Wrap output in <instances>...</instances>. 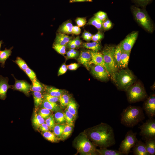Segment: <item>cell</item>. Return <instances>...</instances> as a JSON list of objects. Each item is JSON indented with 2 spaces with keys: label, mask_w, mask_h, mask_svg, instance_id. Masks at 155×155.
I'll return each instance as SVG.
<instances>
[{
  "label": "cell",
  "mask_w": 155,
  "mask_h": 155,
  "mask_svg": "<svg viewBox=\"0 0 155 155\" xmlns=\"http://www.w3.org/2000/svg\"><path fill=\"white\" fill-rule=\"evenodd\" d=\"M87 135L95 145L100 148L110 147L115 144L113 129L106 123H101L91 128Z\"/></svg>",
  "instance_id": "1"
},
{
  "label": "cell",
  "mask_w": 155,
  "mask_h": 155,
  "mask_svg": "<svg viewBox=\"0 0 155 155\" xmlns=\"http://www.w3.org/2000/svg\"><path fill=\"white\" fill-rule=\"evenodd\" d=\"M121 123L125 127H133L145 119L141 107L129 105L121 114Z\"/></svg>",
  "instance_id": "2"
},
{
  "label": "cell",
  "mask_w": 155,
  "mask_h": 155,
  "mask_svg": "<svg viewBox=\"0 0 155 155\" xmlns=\"http://www.w3.org/2000/svg\"><path fill=\"white\" fill-rule=\"evenodd\" d=\"M111 79L118 90L125 91L136 80L131 71L126 68L118 70L114 73Z\"/></svg>",
  "instance_id": "3"
},
{
  "label": "cell",
  "mask_w": 155,
  "mask_h": 155,
  "mask_svg": "<svg viewBox=\"0 0 155 155\" xmlns=\"http://www.w3.org/2000/svg\"><path fill=\"white\" fill-rule=\"evenodd\" d=\"M128 102L134 103L146 99L148 97L143 85L139 82H135L125 91Z\"/></svg>",
  "instance_id": "4"
},
{
  "label": "cell",
  "mask_w": 155,
  "mask_h": 155,
  "mask_svg": "<svg viewBox=\"0 0 155 155\" xmlns=\"http://www.w3.org/2000/svg\"><path fill=\"white\" fill-rule=\"evenodd\" d=\"M75 147L80 154L84 155L98 154L95 145L91 142L87 135L81 133L76 137Z\"/></svg>",
  "instance_id": "5"
},
{
  "label": "cell",
  "mask_w": 155,
  "mask_h": 155,
  "mask_svg": "<svg viewBox=\"0 0 155 155\" xmlns=\"http://www.w3.org/2000/svg\"><path fill=\"white\" fill-rule=\"evenodd\" d=\"M131 9L136 21L147 30L152 32L153 26L146 11L135 6L133 5Z\"/></svg>",
  "instance_id": "6"
},
{
  "label": "cell",
  "mask_w": 155,
  "mask_h": 155,
  "mask_svg": "<svg viewBox=\"0 0 155 155\" xmlns=\"http://www.w3.org/2000/svg\"><path fill=\"white\" fill-rule=\"evenodd\" d=\"M115 49L114 46L106 45L104 46L102 52L104 61L110 70L111 78L118 69L114 59Z\"/></svg>",
  "instance_id": "7"
},
{
  "label": "cell",
  "mask_w": 155,
  "mask_h": 155,
  "mask_svg": "<svg viewBox=\"0 0 155 155\" xmlns=\"http://www.w3.org/2000/svg\"><path fill=\"white\" fill-rule=\"evenodd\" d=\"M137 133L132 130L127 132L124 139L119 145V150L123 155H127L131 152V150L138 140L136 137Z\"/></svg>",
  "instance_id": "8"
},
{
  "label": "cell",
  "mask_w": 155,
  "mask_h": 155,
  "mask_svg": "<svg viewBox=\"0 0 155 155\" xmlns=\"http://www.w3.org/2000/svg\"><path fill=\"white\" fill-rule=\"evenodd\" d=\"M140 130V135L142 139L146 140L155 138V120L153 118H149L139 127Z\"/></svg>",
  "instance_id": "9"
},
{
  "label": "cell",
  "mask_w": 155,
  "mask_h": 155,
  "mask_svg": "<svg viewBox=\"0 0 155 155\" xmlns=\"http://www.w3.org/2000/svg\"><path fill=\"white\" fill-rule=\"evenodd\" d=\"M142 109L149 118L155 116V94H151L146 99L143 106Z\"/></svg>",
  "instance_id": "10"
},
{
  "label": "cell",
  "mask_w": 155,
  "mask_h": 155,
  "mask_svg": "<svg viewBox=\"0 0 155 155\" xmlns=\"http://www.w3.org/2000/svg\"><path fill=\"white\" fill-rule=\"evenodd\" d=\"M138 35L137 32H133L129 34L119 44L122 51L131 52Z\"/></svg>",
  "instance_id": "11"
},
{
  "label": "cell",
  "mask_w": 155,
  "mask_h": 155,
  "mask_svg": "<svg viewBox=\"0 0 155 155\" xmlns=\"http://www.w3.org/2000/svg\"><path fill=\"white\" fill-rule=\"evenodd\" d=\"M92 74L97 79L102 81L109 80L111 77L109 72L103 67L100 65H93L91 67Z\"/></svg>",
  "instance_id": "12"
},
{
  "label": "cell",
  "mask_w": 155,
  "mask_h": 155,
  "mask_svg": "<svg viewBox=\"0 0 155 155\" xmlns=\"http://www.w3.org/2000/svg\"><path fill=\"white\" fill-rule=\"evenodd\" d=\"M91 55V60L89 63V65L93 64L95 65H100L104 67L109 73L110 70L105 63L102 53L98 51L90 50Z\"/></svg>",
  "instance_id": "13"
},
{
  "label": "cell",
  "mask_w": 155,
  "mask_h": 155,
  "mask_svg": "<svg viewBox=\"0 0 155 155\" xmlns=\"http://www.w3.org/2000/svg\"><path fill=\"white\" fill-rule=\"evenodd\" d=\"M15 83L12 86L13 88L23 92L26 95L28 96L31 90V85L26 81L23 80H18L14 77Z\"/></svg>",
  "instance_id": "14"
},
{
  "label": "cell",
  "mask_w": 155,
  "mask_h": 155,
  "mask_svg": "<svg viewBox=\"0 0 155 155\" xmlns=\"http://www.w3.org/2000/svg\"><path fill=\"white\" fill-rule=\"evenodd\" d=\"M91 60L90 50H84L81 51L77 60L79 62L83 65L87 69L89 70L90 67L89 63Z\"/></svg>",
  "instance_id": "15"
},
{
  "label": "cell",
  "mask_w": 155,
  "mask_h": 155,
  "mask_svg": "<svg viewBox=\"0 0 155 155\" xmlns=\"http://www.w3.org/2000/svg\"><path fill=\"white\" fill-rule=\"evenodd\" d=\"M8 78L0 75V98L4 100L6 98L7 92L8 89L12 86L8 84Z\"/></svg>",
  "instance_id": "16"
},
{
  "label": "cell",
  "mask_w": 155,
  "mask_h": 155,
  "mask_svg": "<svg viewBox=\"0 0 155 155\" xmlns=\"http://www.w3.org/2000/svg\"><path fill=\"white\" fill-rule=\"evenodd\" d=\"M132 150L134 155H150L147 151L145 144L140 140H137Z\"/></svg>",
  "instance_id": "17"
},
{
  "label": "cell",
  "mask_w": 155,
  "mask_h": 155,
  "mask_svg": "<svg viewBox=\"0 0 155 155\" xmlns=\"http://www.w3.org/2000/svg\"><path fill=\"white\" fill-rule=\"evenodd\" d=\"M72 38L67 34L58 32L56 34L54 43L64 45H66L70 41L72 40Z\"/></svg>",
  "instance_id": "18"
},
{
  "label": "cell",
  "mask_w": 155,
  "mask_h": 155,
  "mask_svg": "<svg viewBox=\"0 0 155 155\" xmlns=\"http://www.w3.org/2000/svg\"><path fill=\"white\" fill-rule=\"evenodd\" d=\"M73 26L71 21L70 20H67L60 26L57 32L66 34H72Z\"/></svg>",
  "instance_id": "19"
},
{
  "label": "cell",
  "mask_w": 155,
  "mask_h": 155,
  "mask_svg": "<svg viewBox=\"0 0 155 155\" xmlns=\"http://www.w3.org/2000/svg\"><path fill=\"white\" fill-rule=\"evenodd\" d=\"M43 86L44 90L46 92V93L54 96L59 97L64 93V90L52 86L44 85H43Z\"/></svg>",
  "instance_id": "20"
},
{
  "label": "cell",
  "mask_w": 155,
  "mask_h": 155,
  "mask_svg": "<svg viewBox=\"0 0 155 155\" xmlns=\"http://www.w3.org/2000/svg\"><path fill=\"white\" fill-rule=\"evenodd\" d=\"M130 53L122 50L119 68L124 69L127 67Z\"/></svg>",
  "instance_id": "21"
},
{
  "label": "cell",
  "mask_w": 155,
  "mask_h": 155,
  "mask_svg": "<svg viewBox=\"0 0 155 155\" xmlns=\"http://www.w3.org/2000/svg\"><path fill=\"white\" fill-rule=\"evenodd\" d=\"M41 106L53 112L59 111L61 109V107L56 102H50L44 100H43Z\"/></svg>",
  "instance_id": "22"
},
{
  "label": "cell",
  "mask_w": 155,
  "mask_h": 155,
  "mask_svg": "<svg viewBox=\"0 0 155 155\" xmlns=\"http://www.w3.org/2000/svg\"><path fill=\"white\" fill-rule=\"evenodd\" d=\"M13 49V47H11L9 49H7L6 48H5L4 50L0 51V63L2 67H4L5 62L11 55V50Z\"/></svg>",
  "instance_id": "23"
},
{
  "label": "cell",
  "mask_w": 155,
  "mask_h": 155,
  "mask_svg": "<svg viewBox=\"0 0 155 155\" xmlns=\"http://www.w3.org/2000/svg\"><path fill=\"white\" fill-rule=\"evenodd\" d=\"M145 145L147 151L150 155L155 154V138L145 140Z\"/></svg>",
  "instance_id": "24"
},
{
  "label": "cell",
  "mask_w": 155,
  "mask_h": 155,
  "mask_svg": "<svg viewBox=\"0 0 155 155\" xmlns=\"http://www.w3.org/2000/svg\"><path fill=\"white\" fill-rule=\"evenodd\" d=\"M98 154L100 155H123L122 153L119 150H109L107 148H100L96 149Z\"/></svg>",
  "instance_id": "25"
},
{
  "label": "cell",
  "mask_w": 155,
  "mask_h": 155,
  "mask_svg": "<svg viewBox=\"0 0 155 155\" xmlns=\"http://www.w3.org/2000/svg\"><path fill=\"white\" fill-rule=\"evenodd\" d=\"M82 45L84 48L95 51H98L101 48L100 43L99 41L84 42L82 43Z\"/></svg>",
  "instance_id": "26"
},
{
  "label": "cell",
  "mask_w": 155,
  "mask_h": 155,
  "mask_svg": "<svg viewBox=\"0 0 155 155\" xmlns=\"http://www.w3.org/2000/svg\"><path fill=\"white\" fill-rule=\"evenodd\" d=\"M32 121L34 127L36 129L38 128L42 124L44 123L45 121L44 119L37 113L36 111L34 114Z\"/></svg>",
  "instance_id": "27"
},
{
  "label": "cell",
  "mask_w": 155,
  "mask_h": 155,
  "mask_svg": "<svg viewBox=\"0 0 155 155\" xmlns=\"http://www.w3.org/2000/svg\"><path fill=\"white\" fill-rule=\"evenodd\" d=\"M32 95L34 98V104L36 109L41 106L44 99L43 95L41 92H33Z\"/></svg>",
  "instance_id": "28"
},
{
  "label": "cell",
  "mask_w": 155,
  "mask_h": 155,
  "mask_svg": "<svg viewBox=\"0 0 155 155\" xmlns=\"http://www.w3.org/2000/svg\"><path fill=\"white\" fill-rule=\"evenodd\" d=\"M102 23V21L94 16L89 20L86 25H92L100 31L103 29Z\"/></svg>",
  "instance_id": "29"
},
{
  "label": "cell",
  "mask_w": 155,
  "mask_h": 155,
  "mask_svg": "<svg viewBox=\"0 0 155 155\" xmlns=\"http://www.w3.org/2000/svg\"><path fill=\"white\" fill-rule=\"evenodd\" d=\"M31 90L32 92H41L44 90L43 85L42 84L37 78L32 81Z\"/></svg>",
  "instance_id": "30"
},
{
  "label": "cell",
  "mask_w": 155,
  "mask_h": 155,
  "mask_svg": "<svg viewBox=\"0 0 155 155\" xmlns=\"http://www.w3.org/2000/svg\"><path fill=\"white\" fill-rule=\"evenodd\" d=\"M67 110L73 115L75 119L76 117L77 113V104L72 99L70 100L67 105Z\"/></svg>",
  "instance_id": "31"
},
{
  "label": "cell",
  "mask_w": 155,
  "mask_h": 155,
  "mask_svg": "<svg viewBox=\"0 0 155 155\" xmlns=\"http://www.w3.org/2000/svg\"><path fill=\"white\" fill-rule=\"evenodd\" d=\"M70 100L69 96L66 94H63L59 98L61 108H64L67 106Z\"/></svg>",
  "instance_id": "32"
},
{
  "label": "cell",
  "mask_w": 155,
  "mask_h": 155,
  "mask_svg": "<svg viewBox=\"0 0 155 155\" xmlns=\"http://www.w3.org/2000/svg\"><path fill=\"white\" fill-rule=\"evenodd\" d=\"M65 125H66L63 124L58 123L55 124L53 129L54 134L57 137L60 138Z\"/></svg>",
  "instance_id": "33"
},
{
  "label": "cell",
  "mask_w": 155,
  "mask_h": 155,
  "mask_svg": "<svg viewBox=\"0 0 155 155\" xmlns=\"http://www.w3.org/2000/svg\"><path fill=\"white\" fill-rule=\"evenodd\" d=\"M121 51L122 50L119 44L115 48L114 55L115 61L118 69L119 68Z\"/></svg>",
  "instance_id": "34"
},
{
  "label": "cell",
  "mask_w": 155,
  "mask_h": 155,
  "mask_svg": "<svg viewBox=\"0 0 155 155\" xmlns=\"http://www.w3.org/2000/svg\"><path fill=\"white\" fill-rule=\"evenodd\" d=\"M73 125L67 124L65 126L60 139L64 140L67 138L71 133Z\"/></svg>",
  "instance_id": "35"
},
{
  "label": "cell",
  "mask_w": 155,
  "mask_h": 155,
  "mask_svg": "<svg viewBox=\"0 0 155 155\" xmlns=\"http://www.w3.org/2000/svg\"><path fill=\"white\" fill-rule=\"evenodd\" d=\"M54 117L56 123L59 124H63L66 122L64 113L58 111L54 115Z\"/></svg>",
  "instance_id": "36"
},
{
  "label": "cell",
  "mask_w": 155,
  "mask_h": 155,
  "mask_svg": "<svg viewBox=\"0 0 155 155\" xmlns=\"http://www.w3.org/2000/svg\"><path fill=\"white\" fill-rule=\"evenodd\" d=\"M42 134L45 138L51 142H56L58 140L55 135L49 131L43 132Z\"/></svg>",
  "instance_id": "37"
},
{
  "label": "cell",
  "mask_w": 155,
  "mask_h": 155,
  "mask_svg": "<svg viewBox=\"0 0 155 155\" xmlns=\"http://www.w3.org/2000/svg\"><path fill=\"white\" fill-rule=\"evenodd\" d=\"M66 45H62L54 43L53 48L59 53L64 55L65 54Z\"/></svg>",
  "instance_id": "38"
},
{
  "label": "cell",
  "mask_w": 155,
  "mask_h": 155,
  "mask_svg": "<svg viewBox=\"0 0 155 155\" xmlns=\"http://www.w3.org/2000/svg\"><path fill=\"white\" fill-rule=\"evenodd\" d=\"M64 114L67 124L73 125L74 121L75 118L73 115L69 112L67 109L65 110Z\"/></svg>",
  "instance_id": "39"
},
{
  "label": "cell",
  "mask_w": 155,
  "mask_h": 155,
  "mask_svg": "<svg viewBox=\"0 0 155 155\" xmlns=\"http://www.w3.org/2000/svg\"><path fill=\"white\" fill-rule=\"evenodd\" d=\"M13 61L18 65L21 69L24 71L28 67L24 61L19 57H17L16 60Z\"/></svg>",
  "instance_id": "40"
},
{
  "label": "cell",
  "mask_w": 155,
  "mask_h": 155,
  "mask_svg": "<svg viewBox=\"0 0 155 155\" xmlns=\"http://www.w3.org/2000/svg\"><path fill=\"white\" fill-rule=\"evenodd\" d=\"M38 113L44 119H46L51 115V112L48 109L42 108L39 110Z\"/></svg>",
  "instance_id": "41"
},
{
  "label": "cell",
  "mask_w": 155,
  "mask_h": 155,
  "mask_svg": "<svg viewBox=\"0 0 155 155\" xmlns=\"http://www.w3.org/2000/svg\"><path fill=\"white\" fill-rule=\"evenodd\" d=\"M45 123L51 129H53L55 125V120L53 115H51L46 119Z\"/></svg>",
  "instance_id": "42"
},
{
  "label": "cell",
  "mask_w": 155,
  "mask_h": 155,
  "mask_svg": "<svg viewBox=\"0 0 155 155\" xmlns=\"http://www.w3.org/2000/svg\"><path fill=\"white\" fill-rule=\"evenodd\" d=\"M43 99L47 101L52 102H56L59 100V97L54 96L47 93L43 95Z\"/></svg>",
  "instance_id": "43"
},
{
  "label": "cell",
  "mask_w": 155,
  "mask_h": 155,
  "mask_svg": "<svg viewBox=\"0 0 155 155\" xmlns=\"http://www.w3.org/2000/svg\"><path fill=\"white\" fill-rule=\"evenodd\" d=\"M32 81L36 78V75L34 72L28 67L24 71Z\"/></svg>",
  "instance_id": "44"
},
{
  "label": "cell",
  "mask_w": 155,
  "mask_h": 155,
  "mask_svg": "<svg viewBox=\"0 0 155 155\" xmlns=\"http://www.w3.org/2000/svg\"><path fill=\"white\" fill-rule=\"evenodd\" d=\"M94 16L101 20L103 21L107 18L106 13L103 11H99L94 14Z\"/></svg>",
  "instance_id": "45"
},
{
  "label": "cell",
  "mask_w": 155,
  "mask_h": 155,
  "mask_svg": "<svg viewBox=\"0 0 155 155\" xmlns=\"http://www.w3.org/2000/svg\"><path fill=\"white\" fill-rule=\"evenodd\" d=\"M102 25L103 29L105 30H107L111 28L112 24L110 20L107 19L102 22Z\"/></svg>",
  "instance_id": "46"
},
{
  "label": "cell",
  "mask_w": 155,
  "mask_h": 155,
  "mask_svg": "<svg viewBox=\"0 0 155 155\" xmlns=\"http://www.w3.org/2000/svg\"><path fill=\"white\" fill-rule=\"evenodd\" d=\"M104 37V34L100 31H98L96 34L92 35V40L93 42H98L102 39Z\"/></svg>",
  "instance_id": "47"
},
{
  "label": "cell",
  "mask_w": 155,
  "mask_h": 155,
  "mask_svg": "<svg viewBox=\"0 0 155 155\" xmlns=\"http://www.w3.org/2000/svg\"><path fill=\"white\" fill-rule=\"evenodd\" d=\"M77 26L79 27L84 26L86 24V17L77 18L75 20Z\"/></svg>",
  "instance_id": "48"
},
{
  "label": "cell",
  "mask_w": 155,
  "mask_h": 155,
  "mask_svg": "<svg viewBox=\"0 0 155 155\" xmlns=\"http://www.w3.org/2000/svg\"><path fill=\"white\" fill-rule=\"evenodd\" d=\"M92 35L90 33L85 30L82 35V37L84 40L88 42L92 40Z\"/></svg>",
  "instance_id": "49"
},
{
  "label": "cell",
  "mask_w": 155,
  "mask_h": 155,
  "mask_svg": "<svg viewBox=\"0 0 155 155\" xmlns=\"http://www.w3.org/2000/svg\"><path fill=\"white\" fill-rule=\"evenodd\" d=\"M137 4L142 6H145L150 3L152 0H133Z\"/></svg>",
  "instance_id": "50"
},
{
  "label": "cell",
  "mask_w": 155,
  "mask_h": 155,
  "mask_svg": "<svg viewBox=\"0 0 155 155\" xmlns=\"http://www.w3.org/2000/svg\"><path fill=\"white\" fill-rule=\"evenodd\" d=\"M67 66L65 63H63L59 70L58 75H60L64 74L67 71Z\"/></svg>",
  "instance_id": "51"
},
{
  "label": "cell",
  "mask_w": 155,
  "mask_h": 155,
  "mask_svg": "<svg viewBox=\"0 0 155 155\" xmlns=\"http://www.w3.org/2000/svg\"><path fill=\"white\" fill-rule=\"evenodd\" d=\"M81 32V30L80 27L78 26H73L72 33L74 34L78 35Z\"/></svg>",
  "instance_id": "52"
},
{
  "label": "cell",
  "mask_w": 155,
  "mask_h": 155,
  "mask_svg": "<svg viewBox=\"0 0 155 155\" xmlns=\"http://www.w3.org/2000/svg\"><path fill=\"white\" fill-rule=\"evenodd\" d=\"M72 40L77 47L80 46L82 44V40L80 39L79 36H77Z\"/></svg>",
  "instance_id": "53"
},
{
  "label": "cell",
  "mask_w": 155,
  "mask_h": 155,
  "mask_svg": "<svg viewBox=\"0 0 155 155\" xmlns=\"http://www.w3.org/2000/svg\"><path fill=\"white\" fill-rule=\"evenodd\" d=\"M79 67L78 63H73L67 66L68 69L70 70H75Z\"/></svg>",
  "instance_id": "54"
},
{
  "label": "cell",
  "mask_w": 155,
  "mask_h": 155,
  "mask_svg": "<svg viewBox=\"0 0 155 155\" xmlns=\"http://www.w3.org/2000/svg\"><path fill=\"white\" fill-rule=\"evenodd\" d=\"M39 128L40 131L43 132L49 131V128L45 123L42 124L39 127Z\"/></svg>",
  "instance_id": "55"
},
{
  "label": "cell",
  "mask_w": 155,
  "mask_h": 155,
  "mask_svg": "<svg viewBox=\"0 0 155 155\" xmlns=\"http://www.w3.org/2000/svg\"><path fill=\"white\" fill-rule=\"evenodd\" d=\"M72 40L68 42L66 44V46L70 49H75L77 47Z\"/></svg>",
  "instance_id": "56"
},
{
  "label": "cell",
  "mask_w": 155,
  "mask_h": 155,
  "mask_svg": "<svg viewBox=\"0 0 155 155\" xmlns=\"http://www.w3.org/2000/svg\"><path fill=\"white\" fill-rule=\"evenodd\" d=\"M69 51L71 54L72 58L77 57L79 55L78 52L74 49H70Z\"/></svg>",
  "instance_id": "57"
},
{
  "label": "cell",
  "mask_w": 155,
  "mask_h": 155,
  "mask_svg": "<svg viewBox=\"0 0 155 155\" xmlns=\"http://www.w3.org/2000/svg\"><path fill=\"white\" fill-rule=\"evenodd\" d=\"M92 0H70L69 3H72L76 2H92Z\"/></svg>",
  "instance_id": "58"
},
{
  "label": "cell",
  "mask_w": 155,
  "mask_h": 155,
  "mask_svg": "<svg viewBox=\"0 0 155 155\" xmlns=\"http://www.w3.org/2000/svg\"><path fill=\"white\" fill-rule=\"evenodd\" d=\"M66 53L67 55L66 58L67 59L72 58L71 54L69 51L66 52Z\"/></svg>",
  "instance_id": "59"
},
{
  "label": "cell",
  "mask_w": 155,
  "mask_h": 155,
  "mask_svg": "<svg viewBox=\"0 0 155 155\" xmlns=\"http://www.w3.org/2000/svg\"><path fill=\"white\" fill-rule=\"evenodd\" d=\"M3 43V40H1L0 41V49L1 48V44Z\"/></svg>",
  "instance_id": "60"
}]
</instances>
